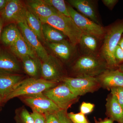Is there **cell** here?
Here are the masks:
<instances>
[{"instance_id":"obj_1","label":"cell","mask_w":123,"mask_h":123,"mask_svg":"<svg viewBox=\"0 0 123 123\" xmlns=\"http://www.w3.org/2000/svg\"><path fill=\"white\" fill-rule=\"evenodd\" d=\"M108 68L100 55H81L76 57L70 67L73 77H96Z\"/></svg>"},{"instance_id":"obj_2","label":"cell","mask_w":123,"mask_h":123,"mask_svg":"<svg viewBox=\"0 0 123 123\" xmlns=\"http://www.w3.org/2000/svg\"><path fill=\"white\" fill-rule=\"evenodd\" d=\"M105 28V33L99 55L105 61L109 69H116L118 68L115 60L114 52L123 34V18L116 20Z\"/></svg>"},{"instance_id":"obj_3","label":"cell","mask_w":123,"mask_h":123,"mask_svg":"<svg viewBox=\"0 0 123 123\" xmlns=\"http://www.w3.org/2000/svg\"><path fill=\"white\" fill-rule=\"evenodd\" d=\"M60 83L46 80L42 78L31 77L24 79L16 86L11 93L4 100V103L17 97L43 93L56 86Z\"/></svg>"},{"instance_id":"obj_4","label":"cell","mask_w":123,"mask_h":123,"mask_svg":"<svg viewBox=\"0 0 123 123\" xmlns=\"http://www.w3.org/2000/svg\"><path fill=\"white\" fill-rule=\"evenodd\" d=\"M41 21L42 23H47L59 30L74 46L77 47L82 33L70 17L57 12Z\"/></svg>"},{"instance_id":"obj_5","label":"cell","mask_w":123,"mask_h":123,"mask_svg":"<svg viewBox=\"0 0 123 123\" xmlns=\"http://www.w3.org/2000/svg\"><path fill=\"white\" fill-rule=\"evenodd\" d=\"M43 93L53 101L61 110L68 111L79 99V97L75 95L68 86L63 82L46 91Z\"/></svg>"},{"instance_id":"obj_6","label":"cell","mask_w":123,"mask_h":123,"mask_svg":"<svg viewBox=\"0 0 123 123\" xmlns=\"http://www.w3.org/2000/svg\"><path fill=\"white\" fill-rule=\"evenodd\" d=\"M68 86L72 92L79 97L88 93H93L101 88L96 77H66L62 82Z\"/></svg>"},{"instance_id":"obj_7","label":"cell","mask_w":123,"mask_h":123,"mask_svg":"<svg viewBox=\"0 0 123 123\" xmlns=\"http://www.w3.org/2000/svg\"><path fill=\"white\" fill-rule=\"evenodd\" d=\"M70 17L82 33L90 34L103 40L105 28L82 15L69 5H67Z\"/></svg>"},{"instance_id":"obj_8","label":"cell","mask_w":123,"mask_h":123,"mask_svg":"<svg viewBox=\"0 0 123 123\" xmlns=\"http://www.w3.org/2000/svg\"><path fill=\"white\" fill-rule=\"evenodd\" d=\"M19 98L32 111L43 114H55L61 110L43 93L24 95Z\"/></svg>"},{"instance_id":"obj_9","label":"cell","mask_w":123,"mask_h":123,"mask_svg":"<svg viewBox=\"0 0 123 123\" xmlns=\"http://www.w3.org/2000/svg\"><path fill=\"white\" fill-rule=\"evenodd\" d=\"M41 77L46 80L61 83L68 76L60 60L55 56L49 55L47 59L42 62Z\"/></svg>"},{"instance_id":"obj_10","label":"cell","mask_w":123,"mask_h":123,"mask_svg":"<svg viewBox=\"0 0 123 123\" xmlns=\"http://www.w3.org/2000/svg\"><path fill=\"white\" fill-rule=\"evenodd\" d=\"M26 7L19 0H9L4 10L0 13V18L4 26L10 23L17 24L26 21Z\"/></svg>"},{"instance_id":"obj_11","label":"cell","mask_w":123,"mask_h":123,"mask_svg":"<svg viewBox=\"0 0 123 123\" xmlns=\"http://www.w3.org/2000/svg\"><path fill=\"white\" fill-rule=\"evenodd\" d=\"M18 27L24 39L42 62L48 58L49 55L36 35L29 28L26 21L18 23Z\"/></svg>"},{"instance_id":"obj_12","label":"cell","mask_w":123,"mask_h":123,"mask_svg":"<svg viewBox=\"0 0 123 123\" xmlns=\"http://www.w3.org/2000/svg\"><path fill=\"white\" fill-rule=\"evenodd\" d=\"M69 5L95 23L102 25L98 8L97 1L92 0H68Z\"/></svg>"},{"instance_id":"obj_13","label":"cell","mask_w":123,"mask_h":123,"mask_svg":"<svg viewBox=\"0 0 123 123\" xmlns=\"http://www.w3.org/2000/svg\"><path fill=\"white\" fill-rule=\"evenodd\" d=\"M24 79L19 74L0 70V95L3 101Z\"/></svg>"},{"instance_id":"obj_14","label":"cell","mask_w":123,"mask_h":123,"mask_svg":"<svg viewBox=\"0 0 123 123\" xmlns=\"http://www.w3.org/2000/svg\"><path fill=\"white\" fill-rule=\"evenodd\" d=\"M47 43L55 56L65 62L72 59L77 53V47L74 46L68 40L57 43Z\"/></svg>"},{"instance_id":"obj_15","label":"cell","mask_w":123,"mask_h":123,"mask_svg":"<svg viewBox=\"0 0 123 123\" xmlns=\"http://www.w3.org/2000/svg\"><path fill=\"white\" fill-rule=\"evenodd\" d=\"M96 78L101 87L104 89L123 87V73L118 68L108 69Z\"/></svg>"},{"instance_id":"obj_16","label":"cell","mask_w":123,"mask_h":123,"mask_svg":"<svg viewBox=\"0 0 123 123\" xmlns=\"http://www.w3.org/2000/svg\"><path fill=\"white\" fill-rule=\"evenodd\" d=\"M26 5L27 9L40 21L46 19L58 12L45 2L44 0L27 1Z\"/></svg>"},{"instance_id":"obj_17","label":"cell","mask_w":123,"mask_h":123,"mask_svg":"<svg viewBox=\"0 0 123 123\" xmlns=\"http://www.w3.org/2000/svg\"><path fill=\"white\" fill-rule=\"evenodd\" d=\"M102 41L92 35L82 33L78 46L81 55H99Z\"/></svg>"},{"instance_id":"obj_18","label":"cell","mask_w":123,"mask_h":123,"mask_svg":"<svg viewBox=\"0 0 123 123\" xmlns=\"http://www.w3.org/2000/svg\"><path fill=\"white\" fill-rule=\"evenodd\" d=\"M17 57L10 51L0 49V70L19 74L22 66Z\"/></svg>"},{"instance_id":"obj_19","label":"cell","mask_w":123,"mask_h":123,"mask_svg":"<svg viewBox=\"0 0 123 123\" xmlns=\"http://www.w3.org/2000/svg\"><path fill=\"white\" fill-rule=\"evenodd\" d=\"M9 48L11 53L20 59L27 56L37 57L35 52L24 39L21 34L17 40Z\"/></svg>"},{"instance_id":"obj_20","label":"cell","mask_w":123,"mask_h":123,"mask_svg":"<svg viewBox=\"0 0 123 123\" xmlns=\"http://www.w3.org/2000/svg\"><path fill=\"white\" fill-rule=\"evenodd\" d=\"M106 115L114 121L121 123L123 120V110L115 97L111 94L106 99Z\"/></svg>"},{"instance_id":"obj_21","label":"cell","mask_w":123,"mask_h":123,"mask_svg":"<svg viewBox=\"0 0 123 123\" xmlns=\"http://www.w3.org/2000/svg\"><path fill=\"white\" fill-rule=\"evenodd\" d=\"M25 72L34 78H39L41 76L42 62L38 57L27 56L21 59Z\"/></svg>"},{"instance_id":"obj_22","label":"cell","mask_w":123,"mask_h":123,"mask_svg":"<svg viewBox=\"0 0 123 123\" xmlns=\"http://www.w3.org/2000/svg\"><path fill=\"white\" fill-rule=\"evenodd\" d=\"M21 35L17 24L12 23L4 26L2 29L0 42L5 47H9Z\"/></svg>"},{"instance_id":"obj_23","label":"cell","mask_w":123,"mask_h":123,"mask_svg":"<svg viewBox=\"0 0 123 123\" xmlns=\"http://www.w3.org/2000/svg\"><path fill=\"white\" fill-rule=\"evenodd\" d=\"M43 33L47 43H57L68 40L62 31L47 23H43Z\"/></svg>"},{"instance_id":"obj_24","label":"cell","mask_w":123,"mask_h":123,"mask_svg":"<svg viewBox=\"0 0 123 123\" xmlns=\"http://www.w3.org/2000/svg\"><path fill=\"white\" fill-rule=\"evenodd\" d=\"M26 21L29 28L36 35L40 41L44 42L43 33V23L38 18L27 9Z\"/></svg>"},{"instance_id":"obj_25","label":"cell","mask_w":123,"mask_h":123,"mask_svg":"<svg viewBox=\"0 0 123 123\" xmlns=\"http://www.w3.org/2000/svg\"><path fill=\"white\" fill-rule=\"evenodd\" d=\"M14 118L15 123H35L31 113L24 107L16 110Z\"/></svg>"},{"instance_id":"obj_26","label":"cell","mask_w":123,"mask_h":123,"mask_svg":"<svg viewBox=\"0 0 123 123\" xmlns=\"http://www.w3.org/2000/svg\"><path fill=\"white\" fill-rule=\"evenodd\" d=\"M45 2L53 7L60 13L67 16L70 17L67 5L64 0H44Z\"/></svg>"},{"instance_id":"obj_27","label":"cell","mask_w":123,"mask_h":123,"mask_svg":"<svg viewBox=\"0 0 123 123\" xmlns=\"http://www.w3.org/2000/svg\"><path fill=\"white\" fill-rule=\"evenodd\" d=\"M68 116L73 123H90L85 116L81 112L74 113L70 112L68 113Z\"/></svg>"},{"instance_id":"obj_28","label":"cell","mask_w":123,"mask_h":123,"mask_svg":"<svg viewBox=\"0 0 123 123\" xmlns=\"http://www.w3.org/2000/svg\"><path fill=\"white\" fill-rule=\"evenodd\" d=\"M111 94L115 96L123 110V87H113L110 89Z\"/></svg>"},{"instance_id":"obj_29","label":"cell","mask_w":123,"mask_h":123,"mask_svg":"<svg viewBox=\"0 0 123 123\" xmlns=\"http://www.w3.org/2000/svg\"><path fill=\"white\" fill-rule=\"evenodd\" d=\"M94 106L93 104L83 102L80 106V112L85 115L88 114L93 111Z\"/></svg>"},{"instance_id":"obj_30","label":"cell","mask_w":123,"mask_h":123,"mask_svg":"<svg viewBox=\"0 0 123 123\" xmlns=\"http://www.w3.org/2000/svg\"><path fill=\"white\" fill-rule=\"evenodd\" d=\"M114 57L117 67L123 64V50L117 46L114 52Z\"/></svg>"},{"instance_id":"obj_31","label":"cell","mask_w":123,"mask_h":123,"mask_svg":"<svg viewBox=\"0 0 123 123\" xmlns=\"http://www.w3.org/2000/svg\"><path fill=\"white\" fill-rule=\"evenodd\" d=\"M67 111L60 110L56 113V115L60 123H73L69 118Z\"/></svg>"},{"instance_id":"obj_32","label":"cell","mask_w":123,"mask_h":123,"mask_svg":"<svg viewBox=\"0 0 123 123\" xmlns=\"http://www.w3.org/2000/svg\"><path fill=\"white\" fill-rule=\"evenodd\" d=\"M31 114L35 123H46V119L44 115L33 111Z\"/></svg>"},{"instance_id":"obj_33","label":"cell","mask_w":123,"mask_h":123,"mask_svg":"<svg viewBox=\"0 0 123 123\" xmlns=\"http://www.w3.org/2000/svg\"><path fill=\"white\" fill-rule=\"evenodd\" d=\"M46 123H60L55 114H49L44 115Z\"/></svg>"},{"instance_id":"obj_34","label":"cell","mask_w":123,"mask_h":123,"mask_svg":"<svg viewBox=\"0 0 123 123\" xmlns=\"http://www.w3.org/2000/svg\"><path fill=\"white\" fill-rule=\"evenodd\" d=\"M118 0H102V2L110 10H112L116 5L118 2Z\"/></svg>"},{"instance_id":"obj_35","label":"cell","mask_w":123,"mask_h":123,"mask_svg":"<svg viewBox=\"0 0 123 123\" xmlns=\"http://www.w3.org/2000/svg\"><path fill=\"white\" fill-rule=\"evenodd\" d=\"M95 123H114V121L110 118H106L103 120H97L96 119H95Z\"/></svg>"},{"instance_id":"obj_36","label":"cell","mask_w":123,"mask_h":123,"mask_svg":"<svg viewBox=\"0 0 123 123\" xmlns=\"http://www.w3.org/2000/svg\"><path fill=\"white\" fill-rule=\"evenodd\" d=\"M9 0H0V13L4 10Z\"/></svg>"},{"instance_id":"obj_37","label":"cell","mask_w":123,"mask_h":123,"mask_svg":"<svg viewBox=\"0 0 123 123\" xmlns=\"http://www.w3.org/2000/svg\"><path fill=\"white\" fill-rule=\"evenodd\" d=\"M4 26V23L2 19L0 18V42L1 36V33H2V29Z\"/></svg>"},{"instance_id":"obj_38","label":"cell","mask_w":123,"mask_h":123,"mask_svg":"<svg viewBox=\"0 0 123 123\" xmlns=\"http://www.w3.org/2000/svg\"><path fill=\"white\" fill-rule=\"evenodd\" d=\"M118 46L123 50V34L121 36V38L119 41Z\"/></svg>"},{"instance_id":"obj_39","label":"cell","mask_w":123,"mask_h":123,"mask_svg":"<svg viewBox=\"0 0 123 123\" xmlns=\"http://www.w3.org/2000/svg\"><path fill=\"white\" fill-rule=\"evenodd\" d=\"M4 103V101H3V99H2V98L1 97L0 95V111L1 110L2 108V106L3 105V104Z\"/></svg>"},{"instance_id":"obj_40","label":"cell","mask_w":123,"mask_h":123,"mask_svg":"<svg viewBox=\"0 0 123 123\" xmlns=\"http://www.w3.org/2000/svg\"><path fill=\"white\" fill-rule=\"evenodd\" d=\"M118 69L123 73V64L118 66Z\"/></svg>"},{"instance_id":"obj_41","label":"cell","mask_w":123,"mask_h":123,"mask_svg":"<svg viewBox=\"0 0 123 123\" xmlns=\"http://www.w3.org/2000/svg\"><path fill=\"white\" fill-rule=\"evenodd\" d=\"M123 123V121H121V123Z\"/></svg>"}]
</instances>
